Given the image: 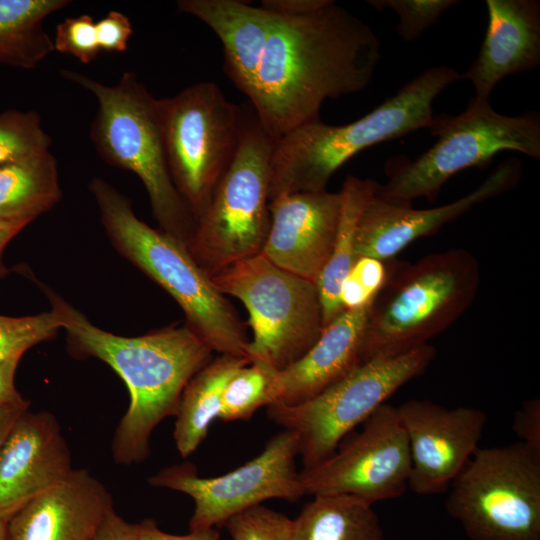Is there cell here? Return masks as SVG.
I'll list each match as a JSON object with an SVG mask.
<instances>
[{"label": "cell", "instance_id": "obj_1", "mask_svg": "<svg viewBox=\"0 0 540 540\" xmlns=\"http://www.w3.org/2000/svg\"><path fill=\"white\" fill-rule=\"evenodd\" d=\"M380 58L372 29L333 0L304 15H275L248 98L277 139L320 121L325 100L364 90Z\"/></svg>", "mask_w": 540, "mask_h": 540}, {"label": "cell", "instance_id": "obj_2", "mask_svg": "<svg viewBox=\"0 0 540 540\" xmlns=\"http://www.w3.org/2000/svg\"><path fill=\"white\" fill-rule=\"evenodd\" d=\"M45 293L75 354L103 361L127 386L130 403L113 435L114 461L126 466L143 462L150 455L152 432L176 415L185 386L213 351L188 325L137 337L115 335L92 324L57 294Z\"/></svg>", "mask_w": 540, "mask_h": 540}, {"label": "cell", "instance_id": "obj_3", "mask_svg": "<svg viewBox=\"0 0 540 540\" xmlns=\"http://www.w3.org/2000/svg\"><path fill=\"white\" fill-rule=\"evenodd\" d=\"M460 78L451 67H430L356 121L329 125L320 120L277 138L270 160V201L284 194L326 190L331 176L358 152L428 128L435 98Z\"/></svg>", "mask_w": 540, "mask_h": 540}, {"label": "cell", "instance_id": "obj_4", "mask_svg": "<svg viewBox=\"0 0 540 540\" xmlns=\"http://www.w3.org/2000/svg\"><path fill=\"white\" fill-rule=\"evenodd\" d=\"M89 190L116 250L177 302L212 351L249 360L243 323L187 246L139 219L130 201L103 178L91 179Z\"/></svg>", "mask_w": 540, "mask_h": 540}, {"label": "cell", "instance_id": "obj_5", "mask_svg": "<svg viewBox=\"0 0 540 540\" xmlns=\"http://www.w3.org/2000/svg\"><path fill=\"white\" fill-rule=\"evenodd\" d=\"M387 278L365 324L360 361L391 358L429 344L473 303L481 282L475 256L454 248L415 263H387Z\"/></svg>", "mask_w": 540, "mask_h": 540}, {"label": "cell", "instance_id": "obj_6", "mask_svg": "<svg viewBox=\"0 0 540 540\" xmlns=\"http://www.w3.org/2000/svg\"><path fill=\"white\" fill-rule=\"evenodd\" d=\"M60 74L96 99L98 108L90 138L100 157L137 175L161 230L187 246L196 220L169 171L158 99L132 71L124 72L114 85L70 69H61Z\"/></svg>", "mask_w": 540, "mask_h": 540}, {"label": "cell", "instance_id": "obj_7", "mask_svg": "<svg viewBox=\"0 0 540 540\" xmlns=\"http://www.w3.org/2000/svg\"><path fill=\"white\" fill-rule=\"evenodd\" d=\"M437 141L416 160L390 158L388 181L377 184L376 194L390 202L409 204L414 199H437L453 175L489 164L501 151L521 152L540 159V116L529 111L519 116L497 113L488 102L471 99L458 115L433 116L428 128Z\"/></svg>", "mask_w": 540, "mask_h": 540}, {"label": "cell", "instance_id": "obj_8", "mask_svg": "<svg viewBox=\"0 0 540 540\" xmlns=\"http://www.w3.org/2000/svg\"><path fill=\"white\" fill-rule=\"evenodd\" d=\"M275 141L262 128L252 106L246 105L236 155L208 206L196 218L187 245L209 275L262 252L271 223L270 160Z\"/></svg>", "mask_w": 540, "mask_h": 540}, {"label": "cell", "instance_id": "obj_9", "mask_svg": "<svg viewBox=\"0 0 540 540\" xmlns=\"http://www.w3.org/2000/svg\"><path fill=\"white\" fill-rule=\"evenodd\" d=\"M210 277L223 295L237 298L248 311L250 363L282 370L320 337L324 328L316 284L276 266L261 253Z\"/></svg>", "mask_w": 540, "mask_h": 540}, {"label": "cell", "instance_id": "obj_10", "mask_svg": "<svg viewBox=\"0 0 540 540\" xmlns=\"http://www.w3.org/2000/svg\"><path fill=\"white\" fill-rule=\"evenodd\" d=\"M444 506L471 540H540V453L521 442L479 447Z\"/></svg>", "mask_w": 540, "mask_h": 540}, {"label": "cell", "instance_id": "obj_11", "mask_svg": "<svg viewBox=\"0 0 540 540\" xmlns=\"http://www.w3.org/2000/svg\"><path fill=\"white\" fill-rule=\"evenodd\" d=\"M169 171L195 220L206 209L238 150L246 105L230 102L213 82L158 99Z\"/></svg>", "mask_w": 540, "mask_h": 540}, {"label": "cell", "instance_id": "obj_12", "mask_svg": "<svg viewBox=\"0 0 540 540\" xmlns=\"http://www.w3.org/2000/svg\"><path fill=\"white\" fill-rule=\"evenodd\" d=\"M436 353L427 344L399 356L368 360L307 401L267 406V416L296 434L303 468L313 467L400 387L424 373Z\"/></svg>", "mask_w": 540, "mask_h": 540}, {"label": "cell", "instance_id": "obj_13", "mask_svg": "<svg viewBox=\"0 0 540 540\" xmlns=\"http://www.w3.org/2000/svg\"><path fill=\"white\" fill-rule=\"evenodd\" d=\"M298 456L296 434L282 430L267 441L255 458L223 475L201 477L197 468L186 462L161 469L147 482L192 498L190 531L215 528L266 500L296 502L305 496L296 467Z\"/></svg>", "mask_w": 540, "mask_h": 540}, {"label": "cell", "instance_id": "obj_14", "mask_svg": "<svg viewBox=\"0 0 540 540\" xmlns=\"http://www.w3.org/2000/svg\"><path fill=\"white\" fill-rule=\"evenodd\" d=\"M363 423L331 456L300 471L306 495L346 494L373 505L409 489L410 448L396 406L382 404Z\"/></svg>", "mask_w": 540, "mask_h": 540}, {"label": "cell", "instance_id": "obj_15", "mask_svg": "<svg viewBox=\"0 0 540 540\" xmlns=\"http://www.w3.org/2000/svg\"><path fill=\"white\" fill-rule=\"evenodd\" d=\"M396 408L410 448L408 488L418 495L448 491L479 448L486 413L470 406L448 408L426 399H411Z\"/></svg>", "mask_w": 540, "mask_h": 540}, {"label": "cell", "instance_id": "obj_16", "mask_svg": "<svg viewBox=\"0 0 540 540\" xmlns=\"http://www.w3.org/2000/svg\"><path fill=\"white\" fill-rule=\"evenodd\" d=\"M521 176L522 165L518 159L504 160L467 195L429 209H414L409 204L380 198L376 194V182L358 218L356 257L388 261L413 241L436 233L474 206L514 189Z\"/></svg>", "mask_w": 540, "mask_h": 540}, {"label": "cell", "instance_id": "obj_17", "mask_svg": "<svg viewBox=\"0 0 540 540\" xmlns=\"http://www.w3.org/2000/svg\"><path fill=\"white\" fill-rule=\"evenodd\" d=\"M73 470L71 452L55 415L26 410L0 448V518L7 522Z\"/></svg>", "mask_w": 540, "mask_h": 540}, {"label": "cell", "instance_id": "obj_18", "mask_svg": "<svg viewBox=\"0 0 540 540\" xmlns=\"http://www.w3.org/2000/svg\"><path fill=\"white\" fill-rule=\"evenodd\" d=\"M269 210L271 223L261 254L316 284L333 249L341 213L340 192L280 195L270 201Z\"/></svg>", "mask_w": 540, "mask_h": 540}, {"label": "cell", "instance_id": "obj_19", "mask_svg": "<svg viewBox=\"0 0 540 540\" xmlns=\"http://www.w3.org/2000/svg\"><path fill=\"white\" fill-rule=\"evenodd\" d=\"M113 500L87 469L30 501L8 521V540H90Z\"/></svg>", "mask_w": 540, "mask_h": 540}, {"label": "cell", "instance_id": "obj_20", "mask_svg": "<svg viewBox=\"0 0 540 540\" xmlns=\"http://www.w3.org/2000/svg\"><path fill=\"white\" fill-rule=\"evenodd\" d=\"M488 26L478 57L465 74L473 99L488 102L505 77L540 65V1L487 0Z\"/></svg>", "mask_w": 540, "mask_h": 540}, {"label": "cell", "instance_id": "obj_21", "mask_svg": "<svg viewBox=\"0 0 540 540\" xmlns=\"http://www.w3.org/2000/svg\"><path fill=\"white\" fill-rule=\"evenodd\" d=\"M371 304L342 312L300 359L276 371L271 404L307 401L361 364V342Z\"/></svg>", "mask_w": 540, "mask_h": 540}, {"label": "cell", "instance_id": "obj_22", "mask_svg": "<svg viewBox=\"0 0 540 540\" xmlns=\"http://www.w3.org/2000/svg\"><path fill=\"white\" fill-rule=\"evenodd\" d=\"M177 7L215 32L223 45L224 71L249 97L275 15L240 0H180Z\"/></svg>", "mask_w": 540, "mask_h": 540}, {"label": "cell", "instance_id": "obj_23", "mask_svg": "<svg viewBox=\"0 0 540 540\" xmlns=\"http://www.w3.org/2000/svg\"><path fill=\"white\" fill-rule=\"evenodd\" d=\"M250 361L222 355L211 359L185 386L176 412L174 441L183 458L190 456L205 440L218 418L223 390L230 378Z\"/></svg>", "mask_w": 540, "mask_h": 540}, {"label": "cell", "instance_id": "obj_24", "mask_svg": "<svg viewBox=\"0 0 540 540\" xmlns=\"http://www.w3.org/2000/svg\"><path fill=\"white\" fill-rule=\"evenodd\" d=\"M61 197L57 161L50 151L0 166V220L29 224Z\"/></svg>", "mask_w": 540, "mask_h": 540}, {"label": "cell", "instance_id": "obj_25", "mask_svg": "<svg viewBox=\"0 0 540 540\" xmlns=\"http://www.w3.org/2000/svg\"><path fill=\"white\" fill-rule=\"evenodd\" d=\"M292 520V540H385L372 505L346 494H321Z\"/></svg>", "mask_w": 540, "mask_h": 540}, {"label": "cell", "instance_id": "obj_26", "mask_svg": "<svg viewBox=\"0 0 540 540\" xmlns=\"http://www.w3.org/2000/svg\"><path fill=\"white\" fill-rule=\"evenodd\" d=\"M67 0H0V64L34 69L55 51L45 19Z\"/></svg>", "mask_w": 540, "mask_h": 540}, {"label": "cell", "instance_id": "obj_27", "mask_svg": "<svg viewBox=\"0 0 540 540\" xmlns=\"http://www.w3.org/2000/svg\"><path fill=\"white\" fill-rule=\"evenodd\" d=\"M375 183L372 179L348 175L340 191L341 213L333 249L316 281L323 328L344 312L339 298L340 288L358 259L355 254L357 222Z\"/></svg>", "mask_w": 540, "mask_h": 540}, {"label": "cell", "instance_id": "obj_28", "mask_svg": "<svg viewBox=\"0 0 540 540\" xmlns=\"http://www.w3.org/2000/svg\"><path fill=\"white\" fill-rule=\"evenodd\" d=\"M275 373L276 370L261 363L241 367L223 390L218 419L224 422L248 420L258 409L269 406Z\"/></svg>", "mask_w": 540, "mask_h": 540}, {"label": "cell", "instance_id": "obj_29", "mask_svg": "<svg viewBox=\"0 0 540 540\" xmlns=\"http://www.w3.org/2000/svg\"><path fill=\"white\" fill-rule=\"evenodd\" d=\"M51 144L36 111L0 113V166L49 151Z\"/></svg>", "mask_w": 540, "mask_h": 540}, {"label": "cell", "instance_id": "obj_30", "mask_svg": "<svg viewBox=\"0 0 540 540\" xmlns=\"http://www.w3.org/2000/svg\"><path fill=\"white\" fill-rule=\"evenodd\" d=\"M59 329H62L61 318L53 308L31 316L0 315V361L21 358L28 349L50 339Z\"/></svg>", "mask_w": 540, "mask_h": 540}, {"label": "cell", "instance_id": "obj_31", "mask_svg": "<svg viewBox=\"0 0 540 540\" xmlns=\"http://www.w3.org/2000/svg\"><path fill=\"white\" fill-rule=\"evenodd\" d=\"M223 526L232 540H292V519L262 504L233 516Z\"/></svg>", "mask_w": 540, "mask_h": 540}, {"label": "cell", "instance_id": "obj_32", "mask_svg": "<svg viewBox=\"0 0 540 540\" xmlns=\"http://www.w3.org/2000/svg\"><path fill=\"white\" fill-rule=\"evenodd\" d=\"M377 11L392 9L398 15L396 31L406 41L419 38L434 25L448 8L460 3L456 0H369Z\"/></svg>", "mask_w": 540, "mask_h": 540}, {"label": "cell", "instance_id": "obj_33", "mask_svg": "<svg viewBox=\"0 0 540 540\" xmlns=\"http://www.w3.org/2000/svg\"><path fill=\"white\" fill-rule=\"evenodd\" d=\"M53 44L55 51L73 56L84 64L94 61L101 51L96 22L88 14L68 17L58 23Z\"/></svg>", "mask_w": 540, "mask_h": 540}, {"label": "cell", "instance_id": "obj_34", "mask_svg": "<svg viewBox=\"0 0 540 540\" xmlns=\"http://www.w3.org/2000/svg\"><path fill=\"white\" fill-rule=\"evenodd\" d=\"M97 40L101 51L124 52L133 34L130 19L119 11H110L96 22Z\"/></svg>", "mask_w": 540, "mask_h": 540}, {"label": "cell", "instance_id": "obj_35", "mask_svg": "<svg viewBox=\"0 0 540 540\" xmlns=\"http://www.w3.org/2000/svg\"><path fill=\"white\" fill-rule=\"evenodd\" d=\"M513 431L520 442L540 453V400H525L513 419Z\"/></svg>", "mask_w": 540, "mask_h": 540}, {"label": "cell", "instance_id": "obj_36", "mask_svg": "<svg viewBox=\"0 0 540 540\" xmlns=\"http://www.w3.org/2000/svg\"><path fill=\"white\" fill-rule=\"evenodd\" d=\"M387 262L371 257H359L348 275L375 297L387 278Z\"/></svg>", "mask_w": 540, "mask_h": 540}, {"label": "cell", "instance_id": "obj_37", "mask_svg": "<svg viewBox=\"0 0 540 540\" xmlns=\"http://www.w3.org/2000/svg\"><path fill=\"white\" fill-rule=\"evenodd\" d=\"M90 540H138V524L127 522L111 508Z\"/></svg>", "mask_w": 540, "mask_h": 540}, {"label": "cell", "instance_id": "obj_38", "mask_svg": "<svg viewBox=\"0 0 540 540\" xmlns=\"http://www.w3.org/2000/svg\"><path fill=\"white\" fill-rule=\"evenodd\" d=\"M138 524V540H221L215 528L190 531L185 535L170 534L162 531L152 519H145Z\"/></svg>", "mask_w": 540, "mask_h": 540}, {"label": "cell", "instance_id": "obj_39", "mask_svg": "<svg viewBox=\"0 0 540 540\" xmlns=\"http://www.w3.org/2000/svg\"><path fill=\"white\" fill-rule=\"evenodd\" d=\"M332 0H263V9L278 16H299L327 6Z\"/></svg>", "mask_w": 540, "mask_h": 540}, {"label": "cell", "instance_id": "obj_40", "mask_svg": "<svg viewBox=\"0 0 540 540\" xmlns=\"http://www.w3.org/2000/svg\"><path fill=\"white\" fill-rule=\"evenodd\" d=\"M21 358L0 361V407L25 403L15 386V373Z\"/></svg>", "mask_w": 540, "mask_h": 540}, {"label": "cell", "instance_id": "obj_41", "mask_svg": "<svg viewBox=\"0 0 540 540\" xmlns=\"http://www.w3.org/2000/svg\"><path fill=\"white\" fill-rule=\"evenodd\" d=\"M27 225L28 223L23 221L0 220V279L8 273L3 262L4 250L7 244Z\"/></svg>", "mask_w": 540, "mask_h": 540}, {"label": "cell", "instance_id": "obj_42", "mask_svg": "<svg viewBox=\"0 0 540 540\" xmlns=\"http://www.w3.org/2000/svg\"><path fill=\"white\" fill-rule=\"evenodd\" d=\"M29 401L22 404L0 407V448L19 416L29 409Z\"/></svg>", "mask_w": 540, "mask_h": 540}, {"label": "cell", "instance_id": "obj_43", "mask_svg": "<svg viewBox=\"0 0 540 540\" xmlns=\"http://www.w3.org/2000/svg\"><path fill=\"white\" fill-rule=\"evenodd\" d=\"M0 540H8L7 522L0 518Z\"/></svg>", "mask_w": 540, "mask_h": 540}]
</instances>
